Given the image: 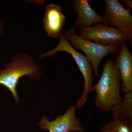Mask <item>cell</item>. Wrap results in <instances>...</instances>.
<instances>
[{"instance_id": "7a4b0ae2", "label": "cell", "mask_w": 132, "mask_h": 132, "mask_svg": "<svg viewBox=\"0 0 132 132\" xmlns=\"http://www.w3.org/2000/svg\"><path fill=\"white\" fill-rule=\"evenodd\" d=\"M42 69L30 55L18 53L12 56L9 63L0 70V85L7 88L13 95L17 103L20 102L16 88L20 79L28 76L32 80L39 79Z\"/></svg>"}, {"instance_id": "ba28073f", "label": "cell", "mask_w": 132, "mask_h": 132, "mask_svg": "<svg viewBox=\"0 0 132 132\" xmlns=\"http://www.w3.org/2000/svg\"><path fill=\"white\" fill-rule=\"evenodd\" d=\"M42 27L47 35L52 38H59L66 22V16L60 5L51 3L45 8Z\"/></svg>"}, {"instance_id": "277c9868", "label": "cell", "mask_w": 132, "mask_h": 132, "mask_svg": "<svg viewBox=\"0 0 132 132\" xmlns=\"http://www.w3.org/2000/svg\"><path fill=\"white\" fill-rule=\"evenodd\" d=\"M65 37L75 49H80L85 53L92 64L93 72L96 77L100 75L99 65L109 54H118L120 48L115 46L100 45L85 39L76 33L73 26L65 31Z\"/></svg>"}, {"instance_id": "4fadbf2b", "label": "cell", "mask_w": 132, "mask_h": 132, "mask_svg": "<svg viewBox=\"0 0 132 132\" xmlns=\"http://www.w3.org/2000/svg\"><path fill=\"white\" fill-rule=\"evenodd\" d=\"M124 5H126L129 7L130 9L132 10V0H122L121 1Z\"/></svg>"}, {"instance_id": "52a82bcc", "label": "cell", "mask_w": 132, "mask_h": 132, "mask_svg": "<svg viewBox=\"0 0 132 132\" xmlns=\"http://www.w3.org/2000/svg\"><path fill=\"white\" fill-rule=\"evenodd\" d=\"M76 106L70 105L63 115L50 121L47 116H43L38 123L39 127L49 132H82L85 131L79 118L76 114Z\"/></svg>"}, {"instance_id": "7c38bea8", "label": "cell", "mask_w": 132, "mask_h": 132, "mask_svg": "<svg viewBox=\"0 0 132 132\" xmlns=\"http://www.w3.org/2000/svg\"><path fill=\"white\" fill-rule=\"evenodd\" d=\"M101 132H132V126L112 118L103 126Z\"/></svg>"}, {"instance_id": "8fae6325", "label": "cell", "mask_w": 132, "mask_h": 132, "mask_svg": "<svg viewBox=\"0 0 132 132\" xmlns=\"http://www.w3.org/2000/svg\"><path fill=\"white\" fill-rule=\"evenodd\" d=\"M111 117L132 126V91L125 94L122 101L116 105Z\"/></svg>"}, {"instance_id": "30bf717a", "label": "cell", "mask_w": 132, "mask_h": 132, "mask_svg": "<svg viewBox=\"0 0 132 132\" xmlns=\"http://www.w3.org/2000/svg\"><path fill=\"white\" fill-rule=\"evenodd\" d=\"M71 3L74 9L77 12L78 17L74 27L81 29L91 27L93 24L102 23L106 24V22L93 9L87 0H72Z\"/></svg>"}, {"instance_id": "3957f363", "label": "cell", "mask_w": 132, "mask_h": 132, "mask_svg": "<svg viewBox=\"0 0 132 132\" xmlns=\"http://www.w3.org/2000/svg\"><path fill=\"white\" fill-rule=\"evenodd\" d=\"M59 38V43L56 47L41 54L39 58L41 60H43L50 56H54L58 52H67L72 55L79 67L85 81L82 95L78 100L76 105L77 109H81L87 102L88 94L94 91L93 85L94 78L93 75V72L92 64L85 55L79 53L72 46L63 33Z\"/></svg>"}, {"instance_id": "9c48e42d", "label": "cell", "mask_w": 132, "mask_h": 132, "mask_svg": "<svg viewBox=\"0 0 132 132\" xmlns=\"http://www.w3.org/2000/svg\"><path fill=\"white\" fill-rule=\"evenodd\" d=\"M117 54L114 62L122 80L121 90L126 94L132 91V53L124 44Z\"/></svg>"}, {"instance_id": "6da1fadb", "label": "cell", "mask_w": 132, "mask_h": 132, "mask_svg": "<svg viewBox=\"0 0 132 132\" xmlns=\"http://www.w3.org/2000/svg\"><path fill=\"white\" fill-rule=\"evenodd\" d=\"M121 76L115 62L108 60L103 67L98 81L93 85L96 92L95 105L103 113L112 112L116 105L122 101L121 97Z\"/></svg>"}, {"instance_id": "8992f818", "label": "cell", "mask_w": 132, "mask_h": 132, "mask_svg": "<svg viewBox=\"0 0 132 132\" xmlns=\"http://www.w3.org/2000/svg\"><path fill=\"white\" fill-rule=\"evenodd\" d=\"M85 39L93 40L100 45L115 46L120 48L127 39L117 28L102 23L94 24L80 29V35Z\"/></svg>"}, {"instance_id": "5b68a950", "label": "cell", "mask_w": 132, "mask_h": 132, "mask_svg": "<svg viewBox=\"0 0 132 132\" xmlns=\"http://www.w3.org/2000/svg\"><path fill=\"white\" fill-rule=\"evenodd\" d=\"M102 18L108 26L118 29L132 45V16L130 9H126L118 0H105Z\"/></svg>"}, {"instance_id": "9a60e30c", "label": "cell", "mask_w": 132, "mask_h": 132, "mask_svg": "<svg viewBox=\"0 0 132 132\" xmlns=\"http://www.w3.org/2000/svg\"></svg>"}, {"instance_id": "5bb4252c", "label": "cell", "mask_w": 132, "mask_h": 132, "mask_svg": "<svg viewBox=\"0 0 132 132\" xmlns=\"http://www.w3.org/2000/svg\"><path fill=\"white\" fill-rule=\"evenodd\" d=\"M4 28L3 24L1 20L0 19V39L4 34Z\"/></svg>"}]
</instances>
